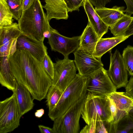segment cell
Listing matches in <instances>:
<instances>
[{
	"label": "cell",
	"mask_w": 133,
	"mask_h": 133,
	"mask_svg": "<svg viewBox=\"0 0 133 133\" xmlns=\"http://www.w3.org/2000/svg\"><path fill=\"white\" fill-rule=\"evenodd\" d=\"M11 70L18 83L25 87L34 99L46 98L52 79L44 70L41 62L29 52L17 50L10 56Z\"/></svg>",
	"instance_id": "cell-1"
},
{
	"label": "cell",
	"mask_w": 133,
	"mask_h": 133,
	"mask_svg": "<svg viewBox=\"0 0 133 133\" xmlns=\"http://www.w3.org/2000/svg\"><path fill=\"white\" fill-rule=\"evenodd\" d=\"M43 8L40 0H35L29 8L23 11L18 24L22 34L43 42L45 33L51 27Z\"/></svg>",
	"instance_id": "cell-2"
},
{
	"label": "cell",
	"mask_w": 133,
	"mask_h": 133,
	"mask_svg": "<svg viewBox=\"0 0 133 133\" xmlns=\"http://www.w3.org/2000/svg\"><path fill=\"white\" fill-rule=\"evenodd\" d=\"M88 81L86 76L77 74L72 81L63 92L56 105L48 112V115L52 120L64 113L71 106L86 95Z\"/></svg>",
	"instance_id": "cell-3"
},
{
	"label": "cell",
	"mask_w": 133,
	"mask_h": 133,
	"mask_svg": "<svg viewBox=\"0 0 133 133\" xmlns=\"http://www.w3.org/2000/svg\"><path fill=\"white\" fill-rule=\"evenodd\" d=\"M81 116L87 124L92 120L111 123L112 115L108 97L88 92Z\"/></svg>",
	"instance_id": "cell-4"
},
{
	"label": "cell",
	"mask_w": 133,
	"mask_h": 133,
	"mask_svg": "<svg viewBox=\"0 0 133 133\" xmlns=\"http://www.w3.org/2000/svg\"><path fill=\"white\" fill-rule=\"evenodd\" d=\"M87 94L54 120L52 128L55 133L79 132V121Z\"/></svg>",
	"instance_id": "cell-5"
},
{
	"label": "cell",
	"mask_w": 133,
	"mask_h": 133,
	"mask_svg": "<svg viewBox=\"0 0 133 133\" xmlns=\"http://www.w3.org/2000/svg\"><path fill=\"white\" fill-rule=\"evenodd\" d=\"M21 115L15 93L0 102V133L13 131L19 125Z\"/></svg>",
	"instance_id": "cell-6"
},
{
	"label": "cell",
	"mask_w": 133,
	"mask_h": 133,
	"mask_svg": "<svg viewBox=\"0 0 133 133\" xmlns=\"http://www.w3.org/2000/svg\"><path fill=\"white\" fill-rule=\"evenodd\" d=\"M54 75L52 85L63 92L72 81L77 74L74 61L68 57L58 59L54 63Z\"/></svg>",
	"instance_id": "cell-7"
},
{
	"label": "cell",
	"mask_w": 133,
	"mask_h": 133,
	"mask_svg": "<svg viewBox=\"0 0 133 133\" xmlns=\"http://www.w3.org/2000/svg\"><path fill=\"white\" fill-rule=\"evenodd\" d=\"M88 82L87 90L96 95L108 96L116 91L117 88L103 67L87 75Z\"/></svg>",
	"instance_id": "cell-8"
},
{
	"label": "cell",
	"mask_w": 133,
	"mask_h": 133,
	"mask_svg": "<svg viewBox=\"0 0 133 133\" xmlns=\"http://www.w3.org/2000/svg\"><path fill=\"white\" fill-rule=\"evenodd\" d=\"M110 64L108 75L117 89L125 87L129 81L128 71L122 56L118 50L112 53L110 51Z\"/></svg>",
	"instance_id": "cell-9"
},
{
	"label": "cell",
	"mask_w": 133,
	"mask_h": 133,
	"mask_svg": "<svg viewBox=\"0 0 133 133\" xmlns=\"http://www.w3.org/2000/svg\"><path fill=\"white\" fill-rule=\"evenodd\" d=\"M80 37V36L71 38L65 36L52 28L48 43L52 51L61 54L64 58L68 57L70 54L78 48Z\"/></svg>",
	"instance_id": "cell-10"
},
{
	"label": "cell",
	"mask_w": 133,
	"mask_h": 133,
	"mask_svg": "<svg viewBox=\"0 0 133 133\" xmlns=\"http://www.w3.org/2000/svg\"><path fill=\"white\" fill-rule=\"evenodd\" d=\"M22 34L16 23L0 28V56L13 55L17 50V39Z\"/></svg>",
	"instance_id": "cell-11"
},
{
	"label": "cell",
	"mask_w": 133,
	"mask_h": 133,
	"mask_svg": "<svg viewBox=\"0 0 133 133\" xmlns=\"http://www.w3.org/2000/svg\"><path fill=\"white\" fill-rule=\"evenodd\" d=\"M74 62L78 73L82 76H87L103 67L101 60L86 53L79 48L74 52Z\"/></svg>",
	"instance_id": "cell-12"
},
{
	"label": "cell",
	"mask_w": 133,
	"mask_h": 133,
	"mask_svg": "<svg viewBox=\"0 0 133 133\" xmlns=\"http://www.w3.org/2000/svg\"><path fill=\"white\" fill-rule=\"evenodd\" d=\"M16 49L28 51L41 62L45 56L48 54L47 48L43 42L37 40L23 34L17 39Z\"/></svg>",
	"instance_id": "cell-13"
},
{
	"label": "cell",
	"mask_w": 133,
	"mask_h": 133,
	"mask_svg": "<svg viewBox=\"0 0 133 133\" xmlns=\"http://www.w3.org/2000/svg\"><path fill=\"white\" fill-rule=\"evenodd\" d=\"M89 24L100 38L108 31L109 26L102 21L89 0H85L83 5Z\"/></svg>",
	"instance_id": "cell-14"
},
{
	"label": "cell",
	"mask_w": 133,
	"mask_h": 133,
	"mask_svg": "<svg viewBox=\"0 0 133 133\" xmlns=\"http://www.w3.org/2000/svg\"><path fill=\"white\" fill-rule=\"evenodd\" d=\"M10 56H0V83L2 86L13 92L18 82L11 70Z\"/></svg>",
	"instance_id": "cell-15"
},
{
	"label": "cell",
	"mask_w": 133,
	"mask_h": 133,
	"mask_svg": "<svg viewBox=\"0 0 133 133\" xmlns=\"http://www.w3.org/2000/svg\"><path fill=\"white\" fill-rule=\"evenodd\" d=\"M45 4L43 6L46 10L49 21L51 19H66L68 12L64 0H44Z\"/></svg>",
	"instance_id": "cell-16"
},
{
	"label": "cell",
	"mask_w": 133,
	"mask_h": 133,
	"mask_svg": "<svg viewBox=\"0 0 133 133\" xmlns=\"http://www.w3.org/2000/svg\"><path fill=\"white\" fill-rule=\"evenodd\" d=\"M17 103L21 116L32 110L34 106V99L29 90L21 84L17 83L15 91Z\"/></svg>",
	"instance_id": "cell-17"
},
{
	"label": "cell",
	"mask_w": 133,
	"mask_h": 133,
	"mask_svg": "<svg viewBox=\"0 0 133 133\" xmlns=\"http://www.w3.org/2000/svg\"><path fill=\"white\" fill-rule=\"evenodd\" d=\"M100 39L88 23L80 36L78 48L86 53L93 56L97 44Z\"/></svg>",
	"instance_id": "cell-18"
},
{
	"label": "cell",
	"mask_w": 133,
	"mask_h": 133,
	"mask_svg": "<svg viewBox=\"0 0 133 133\" xmlns=\"http://www.w3.org/2000/svg\"><path fill=\"white\" fill-rule=\"evenodd\" d=\"M114 101L121 119L133 108V98L124 92H114L108 96Z\"/></svg>",
	"instance_id": "cell-19"
},
{
	"label": "cell",
	"mask_w": 133,
	"mask_h": 133,
	"mask_svg": "<svg viewBox=\"0 0 133 133\" xmlns=\"http://www.w3.org/2000/svg\"><path fill=\"white\" fill-rule=\"evenodd\" d=\"M124 6H115L111 8L95 7V9L103 22L109 27L124 15Z\"/></svg>",
	"instance_id": "cell-20"
},
{
	"label": "cell",
	"mask_w": 133,
	"mask_h": 133,
	"mask_svg": "<svg viewBox=\"0 0 133 133\" xmlns=\"http://www.w3.org/2000/svg\"><path fill=\"white\" fill-rule=\"evenodd\" d=\"M129 37L122 36L105 38H101L97 43L93 56L101 60L102 57L104 54L111 51L113 48Z\"/></svg>",
	"instance_id": "cell-21"
},
{
	"label": "cell",
	"mask_w": 133,
	"mask_h": 133,
	"mask_svg": "<svg viewBox=\"0 0 133 133\" xmlns=\"http://www.w3.org/2000/svg\"><path fill=\"white\" fill-rule=\"evenodd\" d=\"M132 17L125 14L124 15L112 26L109 27L111 32L115 36H124Z\"/></svg>",
	"instance_id": "cell-22"
},
{
	"label": "cell",
	"mask_w": 133,
	"mask_h": 133,
	"mask_svg": "<svg viewBox=\"0 0 133 133\" xmlns=\"http://www.w3.org/2000/svg\"><path fill=\"white\" fill-rule=\"evenodd\" d=\"M13 16L5 0H0V28L12 24Z\"/></svg>",
	"instance_id": "cell-23"
},
{
	"label": "cell",
	"mask_w": 133,
	"mask_h": 133,
	"mask_svg": "<svg viewBox=\"0 0 133 133\" xmlns=\"http://www.w3.org/2000/svg\"><path fill=\"white\" fill-rule=\"evenodd\" d=\"M63 92L56 87L51 85L49 89L46 98L49 112L52 111L58 103Z\"/></svg>",
	"instance_id": "cell-24"
},
{
	"label": "cell",
	"mask_w": 133,
	"mask_h": 133,
	"mask_svg": "<svg viewBox=\"0 0 133 133\" xmlns=\"http://www.w3.org/2000/svg\"><path fill=\"white\" fill-rule=\"evenodd\" d=\"M115 133H133V116L129 113L117 124Z\"/></svg>",
	"instance_id": "cell-25"
},
{
	"label": "cell",
	"mask_w": 133,
	"mask_h": 133,
	"mask_svg": "<svg viewBox=\"0 0 133 133\" xmlns=\"http://www.w3.org/2000/svg\"><path fill=\"white\" fill-rule=\"evenodd\" d=\"M122 55L128 72L133 76V46L128 45L123 50Z\"/></svg>",
	"instance_id": "cell-26"
},
{
	"label": "cell",
	"mask_w": 133,
	"mask_h": 133,
	"mask_svg": "<svg viewBox=\"0 0 133 133\" xmlns=\"http://www.w3.org/2000/svg\"><path fill=\"white\" fill-rule=\"evenodd\" d=\"M13 16V18L18 21L23 13V0H5Z\"/></svg>",
	"instance_id": "cell-27"
},
{
	"label": "cell",
	"mask_w": 133,
	"mask_h": 133,
	"mask_svg": "<svg viewBox=\"0 0 133 133\" xmlns=\"http://www.w3.org/2000/svg\"><path fill=\"white\" fill-rule=\"evenodd\" d=\"M41 63L45 71L52 79H53L54 75V63L48 55V54L45 56Z\"/></svg>",
	"instance_id": "cell-28"
},
{
	"label": "cell",
	"mask_w": 133,
	"mask_h": 133,
	"mask_svg": "<svg viewBox=\"0 0 133 133\" xmlns=\"http://www.w3.org/2000/svg\"><path fill=\"white\" fill-rule=\"evenodd\" d=\"M85 0H64L68 12L79 10V8L83 6Z\"/></svg>",
	"instance_id": "cell-29"
},
{
	"label": "cell",
	"mask_w": 133,
	"mask_h": 133,
	"mask_svg": "<svg viewBox=\"0 0 133 133\" xmlns=\"http://www.w3.org/2000/svg\"><path fill=\"white\" fill-rule=\"evenodd\" d=\"M96 121L92 120L90 124L86 125L80 133H96Z\"/></svg>",
	"instance_id": "cell-30"
},
{
	"label": "cell",
	"mask_w": 133,
	"mask_h": 133,
	"mask_svg": "<svg viewBox=\"0 0 133 133\" xmlns=\"http://www.w3.org/2000/svg\"><path fill=\"white\" fill-rule=\"evenodd\" d=\"M125 89L126 94L133 98V76L130 78Z\"/></svg>",
	"instance_id": "cell-31"
},
{
	"label": "cell",
	"mask_w": 133,
	"mask_h": 133,
	"mask_svg": "<svg viewBox=\"0 0 133 133\" xmlns=\"http://www.w3.org/2000/svg\"><path fill=\"white\" fill-rule=\"evenodd\" d=\"M127 5V8L124 10L126 14L130 16L133 14V0H124Z\"/></svg>",
	"instance_id": "cell-32"
},
{
	"label": "cell",
	"mask_w": 133,
	"mask_h": 133,
	"mask_svg": "<svg viewBox=\"0 0 133 133\" xmlns=\"http://www.w3.org/2000/svg\"><path fill=\"white\" fill-rule=\"evenodd\" d=\"M39 130L41 133H55L52 128L42 125H39L38 126Z\"/></svg>",
	"instance_id": "cell-33"
},
{
	"label": "cell",
	"mask_w": 133,
	"mask_h": 133,
	"mask_svg": "<svg viewBox=\"0 0 133 133\" xmlns=\"http://www.w3.org/2000/svg\"><path fill=\"white\" fill-rule=\"evenodd\" d=\"M35 0H23L22 5L23 11H25L29 8L33 4Z\"/></svg>",
	"instance_id": "cell-34"
},
{
	"label": "cell",
	"mask_w": 133,
	"mask_h": 133,
	"mask_svg": "<svg viewBox=\"0 0 133 133\" xmlns=\"http://www.w3.org/2000/svg\"><path fill=\"white\" fill-rule=\"evenodd\" d=\"M132 35H133V17L125 33L124 36L129 37Z\"/></svg>",
	"instance_id": "cell-35"
},
{
	"label": "cell",
	"mask_w": 133,
	"mask_h": 133,
	"mask_svg": "<svg viewBox=\"0 0 133 133\" xmlns=\"http://www.w3.org/2000/svg\"><path fill=\"white\" fill-rule=\"evenodd\" d=\"M44 113V109L42 108L36 110L35 113V116L38 118L41 117Z\"/></svg>",
	"instance_id": "cell-36"
},
{
	"label": "cell",
	"mask_w": 133,
	"mask_h": 133,
	"mask_svg": "<svg viewBox=\"0 0 133 133\" xmlns=\"http://www.w3.org/2000/svg\"><path fill=\"white\" fill-rule=\"evenodd\" d=\"M129 113L133 116V108L130 111Z\"/></svg>",
	"instance_id": "cell-37"
}]
</instances>
